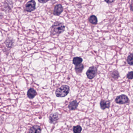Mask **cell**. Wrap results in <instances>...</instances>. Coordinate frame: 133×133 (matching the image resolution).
Masks as SVG:
<instances>
[{
  "instance_id": "1",
  "label": "cell",
  "mask_w": 133,
  "mask_h": 133,
  "mask_svg": "<svg viewBox=\"0 0 133 133\" xmlns=\"http://www.w3.org/2000/svg\"><path fill=\"white\" fill-rule=\"evenodd\" d=\"M65 27L63 23L55 22L52 27L51 35L52 36H59L65 31Z\"/></svg>"
},
{
  "instance_id": "2",
  "label": "cell",
  "mask_w": 133,
  "mask_h": 133,
  "mask_svg": "<svg viewBox=\"0 0 133 133\" xmlns=\"http://www.w3.org/2000/svg\"><path fill=\"white\" fill-rule=\"evenodd\" d=\"M69 91L70 89L68 86H62L61 88L56 89L55 91V95L57 97H65L68 94Z\"/></svg>"
},
{
  "instance_id": "3",
  "label": "cell",
  "mask_w": 133,
  "mask_h": 133,
  "mask_svg": "<svg viewBox=\"0 0 133 133\" xmlns=\"http://www.w3.org/2000/svg\"><path fill=\"white\" fill-rule=\"evenodd\" d=\"M97 69L95 66H92L89 67L86 73L88 78L89 79H92L96 75Z\"/></svg>"
},
{
  "instance_id": "4",
  "label": "cell",
  "mask_w": 133,
  "mask_h": 133,
  "mask_svg": "<svg viewBox=\"0 0 133 133\" xmlns=\"http://www.w3.org/2000/svg\"><path fill=\"white\" fill-rule=\"evenodd\" d=\"M129 102V99L127 96L124 94L117 96L115 99V102L117 104L123 105L126 104Z\"/></svg>"
},
{
  "instance_id": "5",
  "label": "cell",
  "mask_w": 133,
  "mask_h": 133,
  "mask_svg": "<svg viewBox=\"0 0 133 133\" xmlns=\"http://www.w3.org/2000/svg\"><path fill=\"white\" fill-rule=\"evenodd\" d=\"M36 2L34 0H31L28 2L25 6V10L28 12H31L36 9Z\"/></svg>"
},
{
  "instance_id": "6",
  "label": "cell",
  "mask_w": 133,
  "mask_h": 133,
  "mask_svg": "<svg viewBox=\"0 0 133 133\" xmlns=\"http://www.w3.org/2000/svg\"><path fill=\"white\" fill-rule=\"evenodd\" d=\"M63 11V8L60 4H57L55 6L53 14L55 16H59Z\"/></svg>"
},
{
  "instance_id": "7",
  "label": "cell",
  "mask_w": 133,
  "mask_h": 133,
  "mask_svg": "<svg viewBox=\"0 0 133 133\" xmlns=\"http://www.w3.org/2000/svg\"><path fill=\"white\" fill-rule=\"evenodd\" d=\"M59 114L57 113L52 114L49 117V122L51 124H54L58 121Z\"/></svg>"
},
{
  "instance_id": "8",
  "label": "cell",
  "mask_w": 133,
  "mask_h": 133,
  "mask_svg": "<svg viewBox=\"0 0 133 133\" xmlns=\"http://www.w3.org/2000/svg\"><path fill=\"white\" fill-rule=\"evenodd\" d=\"M111 103L109 100H102L100 102V106L101 109L105 110L108 108L110 107Z\"/></svg>"
},
{
  "instance_id": "9",
  "label": "cell",
  "mask_w": 133,
  "mask_h": 133,
  "mask_svg": "<svg viewBox=\"0 0 133 133\" xmlns=\"http://www.w3.org/2000/svg\"><path fill=\"white\" fill-rule=\"evenodd\" d=\"M108 77L111 78L112 80H116L119 77V74L117 71L114 70L111 71L108 74Z\"/></svg>"
},
{
  "instance_id": "10",
  "label": "cell",
  "mask_w": 133,
  "mask_h": 133,
  "mask_svg": "<svg viewBox=\"0 0 133 133\" xmlns=\"http://www.w3.org/2000/svg\"><path fill=\"white\" fill-rule=\"evenodd\" d=\"M78 105L79 103L77 102V100H75L70 102L68 107L70 111H74L77 108Z\"/></svg>"
},
{
  "instance_id": "11",
  "label": "cell",
  "mask_w": 133,
  "mask_h": 133,
  "mask_svg": "<svg viewBox=\"0 0 133 133\" xmlns=\"http://www.w3.org/2000/svg\"><path fill=\"white\" fill-rule=\"evenodd\" d=\"M37 93L36 92V90L34 89L31 88L27 91V96L30 99H32L34 98L35 96L37 95Z\"/></svg>"
},
{
  "instance_id": "12",
  "label": "cell",
  "mask_w": 133,
  "mask_h": 133,
  "mask_svg": "<svg viewBox=\"0 0 133 133\" xmlns=\"http://www.w3.org/2000/svg\"><path fill=\"white\" fill-rule=\"evenodd\" d=\"M41 129L40 126L38 125H35L32 127L29 132V133H41Z\"/></svg>"
},
{
  "instance_id": "13",
  "label": "cell",
  "mask_w": 133,
  "mask_h": 133,
  "mask_svg": "<svg viewBox=\"0 0 133 133\" xmlns=\"http://www.w3.org/2000/svg\"><path fill=\"white\" fill-rule=\"evenodd\" d=\"M9 3L8 2V1H5L3 6V10L5 11L6 12H9L11 11V6L9 5Z\"/></svg>"
},
{
  "instance_id": "14",
  "label": "cell",
  "mask_w": 133,
  "mask_h": 133,
  "mask_svg": "<svg viewBox=\"0 0 133 133\" xmlns=\"http://www.w3.org/2000/svg\"><path fill=\"white\" fill-rule=\"evenodd\" d=\"M83 69H84V66L81 63L78 65L75 66V72L77 74H79L82 73Z\"/></svg>"
},
{
  "instance_id": "15",
  "label": "cell",
  "mask_w": 133,
  "mask_h": 133,
  "mask_svg": "<svg viewBox=\"0 0 133 133\" xmlns=\"http://www.w3.org/2000/svg\"><path fill=\"white\" fill-rule=\"evenodd\" d=\"M4 43L6 46L8 48H11L13 46V40L10 38H8L6 40Z\"/></svg>"
},
{
  "instance_id": "16",
  "label": "cell",
  "mask_w": 133,
  "mask_h": 133,
  "mask_svg": "<svg viewBox=\"0 0 133 133\" xmlns=\"http://www.w3.org/2000/svg\"><path fill=\"white\" fill-rule=\"evenodd\" d=\"M83 59L82 58L78 57L74 58L73 59V63L75 65L77 66L81 64L82 62Z\"/></svg>"
},
{
  "instance_id": "17",
  "label": "cell",
  "mask_w": 133,
  "mask_h": 133,
  "mask_svg": "<svg viewBox=\"0 0 133 133\" xmlns=\"http://www.w3.org/2000/svg\"><path fill=\"white\" fill-rule=\"evenodd\" d=\"M89 21L90 23L94 24V25H95L97 23V18L94 15H91L89 18Z\"/></svg>"
},
{
  "instance_id": "18",
  "label": "cell",
  "mask_w": 133,
  "mask_h": 133,
  "mask_svg": "<svg viewBox=\"0 0 133 133\" xmlns=\"http://www.w3.org/2000/svg\"><path fill=\"white\" fill-rule=\"evenodd\" d=\"M127 61L128 65L132 66L133 65V55L132 54H130L127 58Z\"/></svg>"
},
{
  "instance_id": "19",
  "label": "cell",
  "mask_w": 133,
  "mask_h": 133,
  "mask_svg": "<svg viewBox=\"0 0 133 133\" xmlns=\"http://www.w3.org/2000/svg\"><path fill=\"white\" fill-rule=\"evenodd\" d=\"M73 131L75 133H80L82 131V128L81 126L77 125L73 127Z\"/></svg>"
},
{
  "instance_id": "20",
  "label": "cell",
  "mask_w": 133,
  "mask_h": 133,
  "mask_svg": "<svg viewBox=\"0 0 133 133\" xmlns=\"http://www.w3.org/2000/svg\"><path fill=\"white\" fill-rule=\"evenodd\" d=\"M133 71H131L129 72L127 74V77L128 79L130 80H132L133 78Z\"/></svg>"
},
{
  "instance_id": "21",
  "label": "cell",
  "mask_w": 133,
  "mask_h": 133,
  "mask_svg": "<svg viewBox=\"0 0 133 133\" xmlns=\"http://www.w3.org/2000/svg\"><path fill=\"white\" fill-rule=\"evenodd\" d=\"M40 3H45L46 2L49 1V0H38Z\"/></svg>"
},
{
  "instance_id": "22",
  "label": "cell",
  "mask_w": 133,
  "mask_h": 133,
  "mask_svg": "<svg viewBox=\"0 0 133 133\" xmlns=\"http://www.w3.org/2000/svg\"><path fill=\"white\" fill-rule=\"evenodd\" d=\"M115 0H105V1L107 3H113Z\"/></svg>"
},
{
  "instance_id": "23",
  "label": "cell",
  "mask_w": 133,
  "mask_h": 133,
  "mask_svg": "<svg viewBox=\"0 0 133 133\" xmlns=\"http://www.w3.org/2000/svg\"><path fill=\"white\" fill-rule=\"evenodd\" d=\"M122 1H125V0H121Z\"/></svg>"
}]
</instances>
